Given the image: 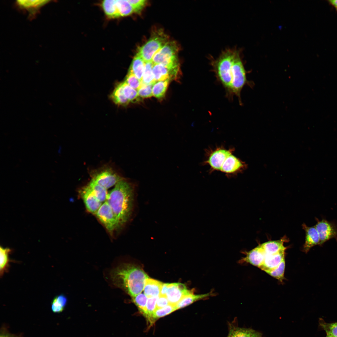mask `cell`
<instances>
[{
  "label": "cell",
  "instance_id": "6da1fadb",
  "mask_svg": "<svg viewBox=\"0 0 337 337\" xmlns=\"http://www.w3.org/2000/svg\"><path fill=\"white\" fill-rule=\"evenodd\" d=\"M135 185L123 178L108 193L106 201L121 226L127 222L131 215Z\"/></svg>",
  "mask_w": 337,
  "mask_h": 337
},
{
  "label": "cell",
  "instance_id": "7a4b0ae2",
  "mask_svg": "<svg viewBox=\"0 0 337 337\" xmlns=\"http://www.w3.org/2000/svg\"><path fill=\"white\" fill-rule=\"evenodd\" d=\"M113 284L124 290L132 298L141 293L144 289L147 274L140 267L124 263L113 269L110 273Z\"/></svg>",
  "mask_w": 337,
  "mask_h": 337
},
{
  "label": "cell",
  "instance_id": "3957f363",
  "mask_svg": "<svg viewBox=\"0 0 337 337\" xmlns=\"http://www.w3.org/2000/svg\"><path fill=\"white\" fill-rule=\"evenodd\" d=\"M238 49L228 48L222 51L217 58L211 57L210 65L217 80L224 88L226 94L231 85L233 74V64Z\"/></svg>",
  "mask_w": 337,
  "mask_h": 337
},
{
  "label": "cell",
  "instance_id": "277c9868",
  "mask_svg": "<svg viewBox=\"0 0 337 337\" xmlns=\"http://www.w3.org/2000/svg\"><path fill=\"white\" fill-rule=\"evenodd\" d=\"M178 50L174 41H168L154 55L152 62L154 64L163 65L178 76L180 72Z\"/></svg>",
  "mask_w": 337,
  "mask_h": 337
},
{
  "label": "cell",
  "instance_id": "5b68a950",
  "mask_svg": "<svg viewBox=\"0 0 337 337\" xmlns=\"http://www.w3.org/2000/svg\"><path fill=\"white\" fill-rule=\"evenodd\" d=\"M247 85L252 86L253 84L247 79V71L242 59L240 50L238 49L234 61L231 85L228 92L226 94L227 97L232 99L234 96H235L238 97L240 104H242L241 93L243 88Z\"/></svg>",
  "mask_w": 337,
  "mask_h": 337
},
{
  "label": "cell",
  "instance_id": "8992f818",
  "mask_svg": "<svg viewBox=\"0 0 337 337\" xmlns=\"http://www.w3.org/2000/svg\"><path fill=\"white\" fill-rule=\"evenodd\" d=\"M168 41L167 36L163 32H156L139 48L137 53L145 62L152 61L154 55Z\"/></svg>",
  "mask_w": 337,
  "mask_h": 337
},
{
  "label": "cell",
  "instance_id": "52a82bcc",
  "mask_svg": "<svg viewBox=\"0 0 337 337\" xmlns=\"http://www.w3.org/2000/svg\"><path fill=\"white\" fill-rule=\"evenodd\" d=\"M95 215L110 233L121 226L106 201L102 203Z\"/></svg>",
  "mask_w": 337,
  "mask_h": 337
},
{
  "label": "cell",
  "instance_id": "ba28073f",
  "mask_svg": "<svg viewBox=\"0 0 337 337\" xmlns=\"http://www.w3.org/2000/svg\"><path fill=\"white\" fill-rule=\"evenodd\" d=\"M123 178L111 169L107 168L93 173L91 181L107 189Z\"/></svg>",
  "mask_w": 337,
  "mask_h": 337
},
{
  "label": "cell",
  "instance_id": "9c48e42d",
  "mask_svg": "<svg viewBox=\"0 0 337 337\" xmlns=\"http://www.w3.org/2000/svg\"><path fill=\"white\" fill-rule=\"evenodd\" d=\"M233 149H228L223 147H217L209 152L204 163L208 164L212 171H220L226 158L232 154Z\"/></svg>",
  "mask_w": 337,
  "mask_h": 337
},
{
  "label": "cell",
  "instance_id": "30bf717a",
  "mask_svg": "<svg viewBox=\"0 0 337 337\" xmlns=\"http://www.w3.org/2000/svg\"><path fill=\"white\" fill-rule=\"evenodd\" d=\"M315 226L320 239V245L322 246L326 241L334 238L337 242V227L335 224L325 219L319 220L316 218Z\"/></svg>",
  "mask_w": 337,
  "mask_h": 337
},
{
  "label": "cell",
  "instance_id": "8fae6325",
  "mask_svg": "<svg viewBox=\"0 0 337 337\" xmlns=\"http://www.w3.org/2000/svg\"><path fill=\"white\" fill-rule=\"evenodd\" d=\"M193 291L188 290L186 286L181 283H168L166 296L169 304L176 305L184 296Z\"/></svg>",
  "mask_w": 337,
  "mask_h": 337
},
{
  "label": "cell",
  "instance_id": "7c38bea8",
  "mask_svg": "<svg viewBox=\"0 0 337 337\" xmlns=\"http://www.w3.org/2000/svg\"><path fill=\"white\" fill-rule=\"evenodd\" d=\"M246 167L244 162L232 154L226 158L220 171L227 175H234L242 172Z\"/></svg>",
  "mask_w": 337,
  "mask_h": 337
},
{
  "label": "cell",
  "instance_id": "4fadbf2b",
  "mask_svg": "<svg viewBox=\"0 0 337 337\" xmlns=\"http://www.w3.org/2000/svg\"><path fill=\"white\" fill-rule=\"evenodd\" d=\"M80 193L87 210L95 215L102 203L98 200L87 185L81 188Z\"/></svg>",
  "mask_w": 337,
  "mask_h": 337
},
{
  "label": "cell",
  "instance_id": "5bb4252c",
  "mask_svg": "<svg viewBox=\"0 0 337 337\" xmlns=\"http://www.w3.org/2000/svg\"><path fill=\"white\" fill-rule=\"evenodd\" d=\"M266 254L259 245L258 246L246 252V256L240 261V263L246 262L259 268L262 265Z\"/></svg>",
  "mask_w": 337,
  "mask_h": 337
},
{
  "label": "cell",
  "instance_id": "9a60e30c",
  "mask_svg": "<svg viewBox=\"0 0 337 337\" xmlns=\"http://www.w3.org/2000/svg\"><path fill=\"white\" fill-rule=\"evenodd\" d=\"M302 226L305 233V241L303 246L302 251L307 253L313 247L317 245H320V239L315 226L309 227L304 223Z\"/></svg>",
  "mask_w": 337,
  "mask_h": 337
},
{
  "label": "cell",
  "instance_id": "2e32d148",
  "mask_svg": "<svg viewBox=\"0 0 337 337\" xmlns=\"http://www.w3.org/2000/svg\"><path fill=\"white\" fill-rule=\"evenodd\" d=\"M285 251L274 254H266L263 263L260 268L266 273L276 268L285 259Z\"/></svg>",
  "mask_w": 337,
  "mask_h": 337
},
{
  "label": "cell",
  "instance_id": "e0dca14e",
  "mask_svg": "<svg viewBox=\"0 0 337 337\" xmlns=\"http://www.w3.org/2000/svg\"><path fill=\"white\" fill-rule=\"evenodd\" d=\"M152 70L156 81L168 79L170 80H174L178 78L173 72L161 64H154Z\"/></svg>",
  "mask_w": 337,
  "mask_h": 337
},
{
  "label": "cell",
  "instance_id": "ac0fdd59",
  "mask_svg": "<svg viewBox=\"0 0 337 337\" xmlns=\"http://www.w3.org/2000/svg\"><path fill=\"white\" fill-rule=\"evenodd\" d=\"M163 283L148 278L145 281L144 288V294L148 298L159 296Z\"/></svg>",
  "mask_w": 337,
  "mask_h": 337
},
{
  "label": "cell",
  "instance_id": "d6986e66",
  "mask_svg": "<svg viewBox=\"0 0 337 337\" xmlns=\"http://www.w3.org/2000/svg\"><path fill=\"white\" fill-rule=\"evenodd\" d=\"M227 337H261L259 332L250 328L239 327L232 325L229 326Z\"/></svg>",
  "mask_w": 337,
  "mask_h": 337
},
{
  "label": "cell",
  "instance_id": "ffe728a7",
  "mask_svg": "<svg viewBox=\"0 0 337 337\" xmlns=\"http://www.w3.org/2000/svg\"><path fill=\"white\" fill-rule=\"evenodd\" d=\"M286 240L284 237L281 239L276 241H269L260 245L266 254H272L285 250L283 244Z\"/></svg>",
  "mask_w": 337,
  "mask_h": 337
},
{
  "label": "cell",
  "instance_id": "44dd1931",
  "mask_svg": "<svg viewBox=\"0 0 337 337\" xmlns=\"http://www.w3.org/2000/svg\"><path fill=\"white\" fill-rule=\"evenodd\" d=\"M209 293L203 294L196 295L194 294L193 291L188 294L184 296L176 305L177 310L187 306L197 301L207 298L212 295Z\"/></svg>",
  "mask_w": 337,
  "mask_h": 337
},
{
  "label": "cell",
  "instance_id": "7402d4cb",
  "mask_svg": "<svg viewBox=\"0 0 337 337\" xmlns=\"http://www.w3.org/2000/svg\"><path fill=\"white\" fill-rule=\"evenodd\" d=\"M145 63L143 58L137 53L133 59L129 70L141 81L144 71Z\"/></svg>",
  "mask_w": 337,
  "mask_h": 337
},
{
  "label": "cell",
  "instance_id": "603a6c76",
  "mask_svg": "<svg viewBox=\"0 0 337 337\" xmlns=\"http://www.w3.org/2000/svg\"><path fill=\"white\" fill-rule=\"evenodd\" d=\"M110 97L113 101L117 105L125 106L130 102L124 94L122 83L116 86Z\"/></svg>",
  "mask_w": 337,
  "mask_h": 337
},
{
  "label": "cell",
  "instance_id": "cb8c5ba5",
  "mask_svg": "<svg viewBox=\"0 0 337 337\" xmlns=\"http://www.w3.org/2000/svg\"><path fill=\"white\" fill-rule=\"evenodd\" d=\"M87 185L100 202L103 203L106 201L108 195L107 189L92 181Z\"/></svg>",
  "mask_w": 337,
  "mask_h": 337
},
{
  "label": "cell",
  "instance_id": "d4e9b609",
  "mask_svg": "<svg viewBox=\"0 0 337 337\" xmlns=\"http://www.w3.org/2000/svg\"><path fill=\"white\" fill-rule=\"evenodd\" d=\"M103 9L107 16L110 18L120 17L115 0H105L101 3Z\"/></svg>",
  "mask_w": 337,
  "mask_h": 337
},
{
  "label": "cell",
  "instance_id": "484cf974",
  "mask_svg": "<svg viewBox=\"0 0 337 337\" xmlns=\"http://www.w3.org/2000/svg\"><path fill=\"white\" fill-rule=\"evenodd\" d=\"M12 250L8 248L0 247V275L2 277L4 274L7 271L9 267V263L10 260L9 254Z\"/></svg>",
  "mask_w": 337,
  "mask_h": 337
},
{
  "label": "cell",
  "instance_id": "4316f807",
  "mask_svg": "<svg viewBox=\"0 0 337 337\" xmlns=\"http://www.w3.org/2000/svg\"><path fill=\"white\" fill-rule=\"evenodd\" d=\"M48 1L46 0H19L17 1V3L21 7L30 12H33L47 3Z\"/></svg>",
  "mask_w": 337,
  "mask_h": 337
},
{
  "label": "cell",
  "instance_id": "83f0119b",
  "mask_svg": "<svg viewBox=\"0 0 337 337\" xmlns=\"http://www.w3.org/2000/svg\"><path fill=\"white\" fill-rule=\"evenodd\" d=\"M169 80L156 81L152 87L153 95L155 97L160 99L164 97L168 88Z\"/></svg>",
  "mask_w": 337,
  "mask_h": 337
},
{
  "label": "cell",
  "instance_id": "f1b7e54d",
  "mask_svg": "<svg viewBox=\"0 0 337 337\" xmlns=\"http://www.w3.org/2000/svg\"><path fill=\"white\" fill-rule=\"evenodd\" d=\"M153 64L152 61L145 63L144 71L141 81L142 84L153 85L155 81L152 68Z\"/></svg>",
  "mask_w": 337,
  "mask_h": 337
},
{
  "label": "cell",
  "instance_id": "f546056e",
  "mask_svg": "<svg viewBox=\"0 0 337 337\" xmlns=\"http://www.w3.org/2000/svg\"><path fill=\"white\" fill-rule=\"evenodd\" d=\"M67 297L64 295H57L53 299L51 303V309L55 313L63 311L67 303Z\"/></svg>",
  "mask_w": 337,
  "mask_h": 337
},
{
  "label": "cell",
  "instance_id": "4dcf8cb0",
  "mask_svg": "<svg viewBox=\"0 0 337 337\" xmlns=\"http://www.w3.org/2000/svg\"><path fill=\"white\" fill-rule=\"evenodd\" d=\"M118 12L120 17L130 15L134 12L133 7L128 0H116Z\"/></svg>",
  "mask_w": 337,
  "mask_h": 337
},
{
  "label": "cell",
  "instance_id": "1f68e13d",
  "mask_svg": "<svg viewBox=\"0 0 337 337\" xmlns=\"http://www.w3.org/2000/svg\"><path fill=\"white\" fill-rule=\"evenodd\" d=\"M124 94L129 100L132 103L137 102L140 100L138 91L132 88L124 81L122 82Z\"/></svg>",
  "mask_w": 337,
  "mask_h": 337
},
{
  "label": "cell",
  "instance_id": "d6a6232c",
  "mask_svg": "<svg viewBox=\"0 0 337 337\" xmlns=\"http://www.w3.org/2000/svg\"><path fill=\"white\" fill-rule=\"evenodd\" d=\"M159 296L148 298L147 300L146 312L144 315L148 321L151 324L153 323L152 317L153 313L156 309V305Z\"/></svg>",
  "mask_w": 337,
  "mask_h": 337
},
{
  "label": "cell",
  "instance_id": "836d02e7",
  "mask_svg": "<svg viewBox=\"0 0 337 337\" xmlns=\"http://www.w3.org/2000/svg\"><path fill=\"white\" fill-rule=\"evenodd\" d=\"M319 324L320 327L325 332L326 335L332 337H337V322L328 323L320 318Z\"/></svg>",
  "mask_w": 337,
  "mask_h": 337
},
{
  "label": "cell",
  "instance_id": "e575fe53",
  "mask_svg": "<svg viewBox=\"0 0 337 337\" xmlns=\"http://www.w3.org/2000/svg\"><path fill=\"white\" fill-rule=\"evenodd\" d=\"M177 310L176 305L170 304L163 308L156 309L153 314V322L158 319L168 315Z\"/></svg>",
  "mask_w": 337,
  "mask_h": 337
},
{
  "label": "cell",
  "instance_id": "d590c367",
  "mask_svg": "<svg viewBox=\"0 0 337 337\" xmlns=\"http://www.w3.org/2000/svg\"><path fill=\"white\" fill-rule=\"evenodd\" d=\"M132 301L138 307L139 311L144 315L146 310L147 297L143 293H140L132 297Z\"/></svg>",
  "mask_w": 337,
  "mask_h": 337
},
{
  "label": "cell",
  "instance_id": "8d00e7d4",
  "mask_svg": "<svg viewBox=\"0 0 337 337\" xmlns=\"http://www.w3.org/2000/svg\"><path fill=\"white\" fill-rule=\"evenodd\" d=\"M285 266V259L275 269L267 272L271 276L277 279L281 282L285 279L284 273Z\"/></svg>",
  "mask_w": 337,
  "mask_h": 337
},
{
  "label": "cell",
  "instance_id": "74e56055",
  "mask_svg": "<svg viewBox=\"0 0 337 337\" xmlns=\"http://www.w3.org/2000/svg\"><path fill=\"white\" fill-rule=\"evenodd\" d=\"M124 82L129 86L137 90L142 84L141 81L129 71H128Z\"/></svg>",
  "mask_w": 337,
  "mask_h": 337
},
{
  "label": "cell",
  "instance_id": "f35d334b",
  "mask_svg": "<svg viewBox=\"0 0 337 337\" xmlns=\"http://www.w3.org/2000/svg\"><path fill=\"white\" fill-rule=\"evenodd\" d=\"M153 85L141 84L138 90L139 95L141 98H147L152 97Z\"/></svg>",
  "mask_w": 337,
  "mask_h": 337
},
{
  "label": "cell",
  "instance_id": "ab89813d",
  "mask_svg": "<svg viewBox=\"0 0 337 337\" xmlns=\"http://www.w3.org/2000/svg\"><path fill=\"white\" fill-rule=\"evenodd\" d=\"M131 5L134 12L139 13L144 8L146 4L147 1L145 0H128Z\"/></svg>",
  "mask_w": 337,
  "mask_h": 337
},
{
  "label": "cell",
  "instance_id": "60d3db41",
  "mask_svg": "<svg viewBox=\"0 0 337 337\" xmlns=\"http://www.w3.org/2000/svg\"><path fill=\"white\" fill-rule=\"evenodd\" d=\"M169 304L166 296L159 295L157 301L156 309L163 308Z\"/></svg>",
  "mask_w": 337,
  "mask_h": 337
},
{
  "label": "cell",
  "instance_id": "b9f144b4",
  "mask_svg": "<svg viewBox=\"0 0 337 337\" xmlns=\"http://www.w3.org/2000/svg\"><path fill=\"white\" fill-rule=\"evenodd\" d=\"M168 283L163 284L159 295L166 296V291Z\"/></svg>",
  "mask_w": 337,
  "mask_h": 337
},
{
  "label": "cell",
  "instance_id": "7bdbcfd3",
  "mask_svg": "<svg viewBox=\"0 0 337 337\" xmlns=\"http://www.w3.org/2000/svg\"><path fill=\"white\" fill-rule=\"evenodd\" d=\"M329 4L337 11V0H326Z\"/></svg>",
  "mask_w": 337,
  "mask_h": 337
},
{
  "label": "cell",
  "instance_id": "ee69618b",
  "mask_svg": "<svg viewBox=\"0 0 337 337\" xmlns=\"http://www.w3.org/2000/svg\"><path fill=\"white\" fill-rule=\"evenodd\" d=\"M0 337H17L15 335L10 334L7 332H3L0 335Z\"/></svg>",
  "mask_w": 337,
  "mask_h": 337
},
{
  "label": "cell",
  "instance_id": "f6af8a7d",
  "mask_svg": "<svg viewBox=\"0 0 337 337\" xmlns=\"http://www.w3.org/2000/svg\"><path fill=\"white\" fill-rule=\"evenodd\" d=\"M326 337H331V336H329V335H326Z\"/></svg>",
  "mask_w": 337,
  "mask_h": 337
}]
</instances>
